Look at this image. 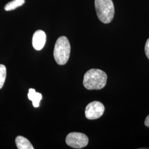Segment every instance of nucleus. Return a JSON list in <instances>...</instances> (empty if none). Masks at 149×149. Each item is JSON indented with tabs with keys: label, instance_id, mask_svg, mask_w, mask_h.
I'll return each mask as SVG.
<instances>
[{
	"label": "nucleus",
	"instance_id": "nucleus-12",
	"mask_svg": "<svg viewBox=\"0 0 149 149\" xmlns=\"http://www.w3.org/2000/svg\"><path fill=\"white\" fill-rule=\"evenodd\" d=\"M144 123H145V125L146 127L149 128V115H148L147 116V117L146 118Z\"/></svg>",
	"mask_w": 149,
	"mask_h": 149
},
{
	"label": "nucleus",
	"instance_id": "nucleus-10",
	"mask_svg": "<svg viewBox=\"0 0 149 149\" xmlns=\"http://www.w3.org/2000/svg\"><path fill=\"white\" fill-rule=\"evenodd\" d=\"M6 68L5 66L0 64V89L3 86L6 78Z\"/></svg>",
	"mask_w": 149,
	"mask_h": 149
},
{
	"label": "nucleus",
	"instance_id": "nucleus-9",
	"mask_svg": "<svg viewBox=\"0 0 149 149\" xmlns=\"http://www.w3.org/2000/svg\"><path fill=\"white\" fill-rule=\"evenodd\" d=\"M25 3V0H13L6 5L4 9L6 11H12L22 6Z\"/></svg>",
	"mask_w": 149,
	"mask_h": 149
},
{
	"label": "nucleus",
	"instance_id": "nucleus-11",
	"mask_svg": "<svg viewBox=\"0 0 149 149\" xmlns=\"http://www.w3.org/2000/svg\"><path fill=\"white\" fill-rule=\"evenodd\" d=\"M145 52L146 56L148 57V58L149 60V38H148V39L147 40L146 44H145Z\"/></svg>",
	"mask_w": 149,
	"mask_h": 149
},
{
	"label": "nucleus",
	"instance_id": "nucleus-2",
	"mask_svg": "<svg viewBox=\"0 0 149 149\" xmlns=\"http://www.w3.org/2000/svg\"><path fill=\"white\" fill-rule=\"evenodd\" d=\"M71 46L67 37L62 36L56 40L54 49V57L56 63L60 65L66 64L70 58Z\"/></svg>",
	"mask_w": 149,
	"mask_h": 149
},
{
	"label": "nucleus",
	"instance_id": "nucleus-6",
	"mask_svg": "<svg viewBox=\"0 0 149 149\" xmlns=\"http://www.w3.org/2000/svg\"><path fill=\"white\" fill-rule=\"evenodd\" d=\"M47 36L42 30H38L33 34L32 39L33 47L36 50H42L46 42Z\"/></svg>",
	"mask_w": 149,
	"mask_h": 149
},
{
	"label": "nucleus",
	"instance_id": "nucleus-5",
	"mask_svg": "<svg viewBox=\"0 0 149 149\" xmlns=\"http://www.w3.org/2000/svg\"><path fill=\"white\" fill-rule=\"evenodd\" d=\"M104 110V106L101 102H92L86 107V117L90 120L98 119L102 116Z\"/></svg>",
	"mask_w": 149,
	"mask_h": 149
},
{
	"label": "nucleus",
	"instance_id": "nucleus-4",
	"mask_svg": "<svg viewBox=\"0 0 149 149\" xmlns=\"http://www.w3.org/2000/svg\"><path fill=\"white\" fill-rule=\"evenodd\" d=\"M66 143L72 148L82 149L88 145V138L84 134L73 132L67 135Z\"/></svg>",
	"mask_w": 149,
	"mask_h": 149
},
{
	"label": "nucleus",
	"instance_id": "nucleus-3",
	"mask_svg": "<svg viewBox=\"0 0 149 149\" xmlns=\"http://www.w3.org/2000/svg\"><path fill=\"white\" fill-rule=\"evenodd\" d=\"M95 6L100 21L105 24L112 21L115 12L112 0H95Z\"/></svg>",
	"mask_w": 149,
	"mask_h": 149
},
{
	"label": "nucleus",
	"instance_id": "nucleus-8",
	"mask_svg": "<svg viewBox=\"0 0 149 149\" xmlns=\"http://www.w3.org/2000/svg\"><path fill=\"white\" fill-rule=\"evenodd\" d=\"M16 145L18 149H34L32 144L27 138L18 136L16 138Z\"/></svg>",
	"mask_w": 149,
	"mask_h": 149
},
{
	"label": "nucleus",
	"instance_id": "nucleus-1",
	"mask_svg": "<svg viewBox=\"0 0 149 149\" xmlns=\"http://www.w3.org/2000/svg\"><path fill=\"white\" fill-rule=\"evenodd\" d=\"M107 75L101 70L92 69L87 71L84 75L83 84L89 90H101L105 87Z\"/></svg>",
	"mask_w": 149,
	"mask_h": 149
},
{
	"label": "nucleus",
	"instance_id": "nucleus-7",
	"mask_svg": "<svg viewBox=\"0 0 149 149\" xmlns=\"http://www.w3.org/2000/svg\"><path fill=\"white\" fill-rule=\"evenodd\" d=\"M28 97L29 100L32 101L33 105L35 108L39 106V103L42 99V95L41 93L36 92V90L33 88H30L29 90Z\"/></svg>",
	"mask_w": 149,
	"mask_h": 149
}]
</instances>
